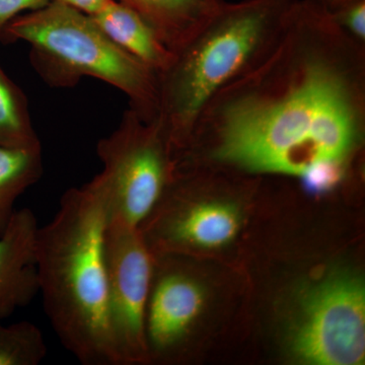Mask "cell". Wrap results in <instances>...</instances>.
<instances>
[{"instance_id":"obj_3","label":"cell","mask_w":365,"mask_h":365,"mask_svg":"<svg viewBox=\"0 0 365 365\" xmlns=\"http://www.w3.org/2000/svg\"><path fill=\"white\" fill-rule=\"evenodd\" d=\"M295 0L220 2L158 74V115L175 155L218 91L254 68L280 39Z\"/></svg>"},{"instance_id":"obj_15","label":"cell","mask_w":365,"mask_h":365,"mask_svg":"<svg viewBox=\"0 0 365 365\" xmlns=\"http://www.w3.org/2000/svg\"><path fill=\"white\" fill-rule=\"evenodd\" d=\"M327 11L334 23L347 35L365 44V0H346Z\"/></svg>"},{"instance_id":"obj_9","label":"cell","mask_w":365,"mask_h":365,"mask_svg":"<svg viewBox=\"0 0 365 365\" xmlns=\"http://www.w3.org/2000/svg\"><path fill=\"white\" fill-rule=\"evenodd\" d=\"M37 216L30 208L16 210L0 235V321L29 306L39 294L36 269Z\"/></svg>"},{"instance_id":"obj_2","label":"cell","mask_w":365,"mask_h":365,"mask_svg":"<svg viewBox=\"0 0 365 365\" xmlns=\"http://www.w3.org/2000/svg\"><path fill=\"white\" fill-rule=\"evenodd\" d=\"M108 220L104 197L90 181L66 190L36 239L46 314L61 344L83 365H118L108 322Z\"/></svg>"},{"instance_id":"obj_4","label":"cell","mask_w":365,"mask_h":365,"mask_svg":"<svg viewBox=\"0 0 365 365\" xmlns=\"http://www.w3.org/2000/svg\"><path fill=\"white\" fill-rule=\"evenodd\" d=\"M0 41L28 43L31 63L48 86L72 88L83 78L98 79L125 93L143 120L157 119V72L115 44L90 14L50 0L7 24Z\"/></svg>"},{"instance_id":"obj_12","label":"cell","mask_w":365,"mask_h":365,"mask_svg":"<svg viewBox=\"0 0 365 365\" xmlns=\"http://www.w3.org/2000/svg\"><path fill=\"white\" fill-rule=\"evenodd\" d=\"M44 174L42 144L33 148L0 146V235L9 225L14 204Z\"/></svg>"},{"instance_id":"obj_18","label":"cell","mask_w":365,"mask_h":365,"mask_svg":"<svg viewBox=\"0 0 365 365\" xmlns=\"http://www.w3.org/2000/svg\"><path fill=\"white\" fill-rule=\"evenodd\" d=\"M314 1L322 4V6L326 7L327 9H333V7L339 6L340 4L346 1V0H314Z\"/></svg>"},{"instance_id":"obj_8","label":"cell","mask_w":365,"mask_h":365,"mask_svg":"<svg viewBox=\"0 0 365 365\" xmlns=\"http://www.w3.org/2000/svg\"><path fill=\"white\" fill-rule=\"evenodd\" d=\"M155 255L145 316L150 357H170L188 339L205 304L202 285L188 271Z\"/></svg>"},{"instance_id":"obj_10","label":"cell","mask_w":365,"mask_h":365,"mask_svg":"<svg viewBox=\"0 0 365 365\" xmlns=\"http://www.w3.org/2000/svg\"><path fill=\"white\" fill-rule=\"evenodd\" d=\"M91 19L109 39L157 73L170 66L174 53L140 14L117 0H111Z\"/></svg>"},{"instance_id":"obj_5","label":"cell","mask_w":365,"mask_h":365,"mask_svg":"<svg viewBox=\"0 0 365 365\" xmlns=\"http://www.w3.org/2000/svg\"><path fill=\"white\" fill-rule=\"evenodd\" d=\"M97 153L103 170L91 181L109 215L138 227L174 176V153L162 128L129 108L117 128L98 141Z\"/></svg>"},{"instance_id":"obj_7","label":"cell","mask_w":365,"mask_h":365,"mask_svg":"<svg viewBox=\"0 0 365 365\" xmlns=\"http://www.w3.org/2000/svg\"><path fill=\"white\" fill-rule=\"evenodd\" d=\"M108 322L118 365L148 359L145 316L155 255L140 230L110 216L105 230Z\"/></svg>"},{"instance_id":"obj_13","label":"cell","mask_w":365,"mask_h":365,"mask_svg":"<svg viewBox=\"0 0 365 365\" xmlns=\"http://www.w3.org/2000/svg\"><path fill=\"white\" fill-rule=\"evenodd\" d=\"M41 145L29 111L28 98L0 66V146Z\"/></svg>"},{"instance_id":"obj_14","label":"cell","mask_w":365,"mask_h":365,"mask_svg":"<svg viewBox=\"0 0 365 365\" xmlns=\"http://www.w3.org/2000/svg\"><path fill=\"white\" fill-rule=\"evenodd\" d=\"M46 355L44 336L35 324L6 326L0 321V365H39Z\"/></svg>"},{"instance_id":"obj_1","label":"cell","mask_w":365,"mask_h":365,"mask_svg":"<svg viewBox=\"0 0 365 365\" xmlns=\"http://www.w3.org/2000/svg\"><path fill=\"white\" fill-rule=\"evenodd\" d=\"M365 137V44L314 0H295L260 63L211 98L176 160L246 175L349 169Z\"/></svg>"},{"instance_id":"obj_19","label":"cell","mask_w":365,"mask_h":365,"mask_svg":"<svg viewBox=\"0 0 365 365\" xmlns=\"http://www.w3.org/2000/svg\"><path fill=\"white\" fill-rule=\"evenodd\" d=\"M215 1H222V0H215Z\"/></svg>"},{"instance_id":"obj_6","label":"cell","mask_w":365,"mask_h":365,"mask_svg":"<svg viewBox=\"0 0 365 365\" xmlns=\"http://www.w3.org/2000/svg\"><path fill=\"white\" fill-rule=\"evenodd\" d=\"M290 330L289 351L307 364L360 365L365 360V288L359 276L332 271L309 283Z\"/></svg>"},{"instance_id":"obj_17","label":"cell","mask_w":365,"mask_h":365,"mask_svg":"<svg viewBox=\"0 0 365 365\" xmlns=\"http://www.w3.org/2000/svg\"><path fill=\"white\" fill-rule=\"evenodd\" d=\"M57 1L62 2V4H67V6L91 16V14L98 13L111 0H57Z\"/></svg>"},{"instance_id":"obj_16","label":"cell","mask_w":365,"mask_h":365,"mask_svg":"<svg viewBox=\"0 0 365 365\" xmlns=\"http://www.w3.org/2000/svg\"><path fill=\"white\" fill-rule=\"evenodd\" d=\"M50 0H0V35L7 24L24 11H33L49 4Z\"/></svg>"},{"instance_id":"obj_11","label":"cell","mask_w":365,"mask_h":365,"mask_svg":"<svg viewBox=\"0 0 365 365\" xmlns=\"http://www.w3.org/2000/svg\"><path fill=\"white\" fill-rule=\"evenodd\" d=\"M148 21L163 44L176 52L207 20L215 0H117ZM223 1V0H222Z\"/></svg>"}]
</instances>
